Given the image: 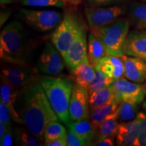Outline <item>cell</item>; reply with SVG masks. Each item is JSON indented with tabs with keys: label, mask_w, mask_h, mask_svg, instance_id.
<instances>
[{
	"label": "cell",
	"mask_w": 146,
	"mask_h": 146,
	"mask_svg": "<svg viewBox=\"0 0 146 146\" xmlns=\"http://www.w3.org/2000/svg\"><path fill=\"white\" fill-rule=\"evenodd\" d=\"M16 110L23 125L43 143V132L46 125L52 121L60 120L39 79L20 89Z\"/></svg>",
	"instance_id": "cell-1"
},
{
	"label": "cell",
	"mask_w": 146,
	"mask_h": 146,
	"mask_svg": "<svg viewBox=\"0 0 146 146\" xmlns=\"http://www.w3.org/2000/svg\"><path fill=\"white\" fill-rule=\"evenodd\" d=\"M33 47L25 29L18 21H11L1 29L0 58L2 62L29 64Z\"/></svg>",
	"instance_id": "cell-2"
},
{
	"label": "cell",
	"mask_w": 146,
	"mask_h": 146,
	"mask_svg": "<svg viewBox=\"0 0 146 146\" xmlns=\"http://www.w3.org/2000/svg\"><path fill=\"white\" fill-rule=\"evenodd\" d=\"M39 80L59 120L68 127L69 104L75 83L72 77L47 75L40 76Z\"/></svg>",
	"instance_id": "cell-3"
},
{
	"label": "cell",
	"mask_w": 146,
	"mask_h": 146,
	"mask_svg": "<svg viewBox=\"0 0 146 146\" xmlns=\"http://www.w3.org/2000/svg\"><path fill=\"white\" fill-rule=\"evenodd\" d=\"M87 29L81 14L74 10H66L52 35V42L62 56L66 54L77 36Z\"/></svg>",
	"instance_id": "cell-4"
},
{
	"label": "cell",
	"mask_w": 146,
	"mask_h": 146,
	"mask_svg": "<svg viewBox=\"0 0 146 146\" xmlns=\"http://www.w3.org/2000/svg\"><path fill=\"white\" fill-rule=\"evenodd\" d=\"M131 22L127 18H120L106 26L90 29L106 47L111 56H124L123 47L129 33Z\"/></svg>",
	"instance_id": "cell-5"
},
{
	"label": "cell",
	"mask_w": 146,
	"mask_h": 146,
	"mask_svg": "<svg viewBox=\"0 0 146 146\" xmlns=\"http://www.w3.org/2000/svg\"><path fill=\"white\" fill-rule=\"evenodd\" d=\"M18 16L29 27L39 33H46L54 30L63 18V15L57 11L26 8L19 10Z\"/></svg>",
	"instance_id": "cell-6"
},
{
	"label": "cell",
	"mask_w": 146,
	"mask_h": 146,
	"mask_svg": "<svg viewBox=\"0 0 146 146\" xmlns=\"http://www.w3.org/2000/svg\"><path fill=\"white\" fill-rule=\"evenodd\" d=\"M1 74L10 83L20 89L39 78L37 70L30 64H21L1 61Z\"/></svg>",
	"instance_id": "cell-7"
},
{
	"label": "cell",
	"mask_w": 146,
	"mask_h": 146,
	"mask_svg": "<svg viewBox=\"0 0 146 146\" xmlns=\"http://www.w3.org/2000/svg\"><path fill=\"white\" fill-rule=\"evenodd\" d=\"M126 12L123 5L87 7L85 10V16L90 29L106 26L121 18Z\"/></svg>",
	"instance_id": "cell-8"
},
{
	"label": "cell",
	"mask_w": 146,
	"mask_h": 146,
	"mask_svg": "<svg viewBox=\"0 0 146 146\" xmlns=\"http://www.w3.org/2000/svg\"><path fill=\"white\" fill-rule=\"evenodd\" d=\"M112 87L114 98L119 103L127 102L139 105L146 98V82L136 83L123 77L114 80Z\"/></svg>",
	"instance_id": "cell-9"
},
{
	"label": "cell",
	"mask_w": 146,
	"mask_h": 146,
	"mask_svg": "<svg viewBox=\"0 0 146 146\" xmlns=\"http://www.w3.org/2000/svg\"><path fill=\"white\" fill-rule=\"evenodd\" d=\"M65 62L61 54L51 43H47L37 61L38 68L47 75L58 76L63 72Z\"/></svg>",
	"instance_id": "cell-10"
},
{
	"label": "cell",
	"mask_w": 146,
	"mask_h": 146,
	"mask_svg": "<svg viewBox=\"0 0 146 146\" xmlns=\"http://www.w3.org/2000/svg\"><path fill=\"white\" fill-rule=\"evenodd\" d=\"M90 113L88 90L74 83L69 104L70 122L89 119Z\"/></svg>",
	"instance_id": "cell-11"
},
{
	"label": "cell",
	"mask_w": 146,
	"mask_h": 146,
	"mask_svg": "<svg viewBox=\"0 0 146 146\" xmlns=\"http://www.w3.org/2000/svg\"><path fill=\"white\" fill-rule=\"evenodd\" d=\"M87 57H88V41L87 29H85L77 36L63 56V58L66 67L72 73Z\"/></svg>",
	"instance_id": "cell-12"
},
{
	"label": "cell",
	"mask_w": 146,
	"mask_h": 146,
	"mask_svg": "<svg viewBox=\"0 0 146 146\" xmlns=\"http://www.w3.org/2000/svg\"><path fill=\"white\" fill-rule=\"evenodd\" d=\"M123 50L126 56L140 58L146 62V29L129 32Z\"/></svg>",
	"instance_id": "cell-13"
},
{
	"label": "cell",
	"mask_w": 146,
	"mask_h": 146,
	"mask_svg": "<svg viewBox=\"0 0 146 146\" xmlns=\"http://www.w3.org/2000/svg\"><path fill=\"white\" fill-rule=\"evenodd\" d=\"M139 131L138 116L134 120L119 123L116 135V143L118 146H135Z\"/></svg>",
	"instance_id": "cell-14"
},
{
	"label": "cell",
	"mask_w": 146,
	"mask_h": 146,
	"mask_svg": "<svg viewBox=\"0 0 146 146\" xmlns=\"http://www.w3.org/2000/svg\"><path fill=\"white\" fill-rule=\"evenodd\" d=\"M19 90L14 87L8 80L1 74V85H0V98L10 109L12 120L16 123L23 125V120L20 117L16 110V102Z\"/></svg>",
	"instance_id": "cell-15"
},
{
	"label": "cell",
	"mask_w": 146,
	"mask_h": 146,
	"mask_svg": "<svg viewBox=\"0 0 146 146\" xmlns=\"http://www.w3.org/2000/svg\"><path fill=\"white\" fill-rule=\"evenodd\" d=\"M125 64V77L136 83L146 82V62L136 57L123 56Z\"/></svg>",
	"instance_id": "cell-16"
},
{
	"label": "cell",
	"mask_w": 146,
	"mask_h": 146,
	"mask_svg": "<svg viewBox=\"0 0 146 146\" xmlns=\"http://www.w3.org/2000/svg\"><path fill=\"white\" fill-rule=\"evenodd\" d=\"M96 66V65H95ZM102 72L107 76L114 78L125 77V64H124L123 56H106L96 64Z\"/></svg>",
	"instance_id": "cell-17"
},
{
	"label": "cell",
	"mask_w": 146,
	"mask_h": 146,
	"mask_svg": "<svg viewBox=\"0 0 146 146\" xmlns=\"http://www.w3.org/2000/svg\"><path fill=\"white\" fill-rule=\"evenodd\" d=\"M120 104V103L113 98L111 101L91 111L89 119L96 131L105 119L110 116L118 114V109Z\"/></svg>",
	"instance_id": "cell-18"
},
{
	"label": "cell",
	"mask_w": 146,
	"mask_h": 146,
	"mask_svg": "<svg viewBox=\"0 0 146 146\" xmlns=\"http://www.w3.org/2000/svg\"><path fill=\"white\" fill-rule=\"evenodd\" d=\"M72 74L74 83L87 89L96 76L95 66L90 63L88 57H87L78 66Z\"/></svg>",
	"instance_id": "cell-19"
},
{
	"label": "cell",
	"mask_w": 146,
	"mask_h": 146,
	"mask_svg": "<svg viewBox=\"0 0 146 146\" xmlns=\"http://www.w3.org/2000/svg\"><path fill=\"white\" fill-rule=\"evenodd\" d=\"M108 52L104 43L90 31L88 36V58L91 64L95 66L106 56Z\"/></svg>",
	"instance_id": "cell-20"
},
{
	"label": "cell",
	"mask_w": 146,
	"mask_h": 146,
	"mask_svg": "<svg viewBox=\"0 0 146 146\" xmlns=\"http://www.w3.org/2000/svg\"><path fill=\"white\" fill-rule=\"evenodd\" d=\"M68 127L80 138L87 141L88 145H91V141L92 140L96 131L91 124L90 119L70 122Z\"/></svg>",
	"instance_id": "cell-21"
},
{
	"label": "cell",
	"mask_w": 146,
	"mask_h": 146,
	"mask_svg": "<svg viewBox=\"0 0 146 146\" xmlns=\"http://www.w3.org/2000/svg\"><path fill=\"white\" fill-rule=\"evenodd\" d=\"M129 21L137 29H146V3L133 2L128 8Z\"/></svg>",
	"instance_id": "cell-22"
},
{
	"label": "cell",
	"mask_w": 146,
	"mask_h": 146,
	"mask_svg": "<svg viewBox=\"0 0 146 146\" xmlns=\"http://www.w3.org/2000/svg\"><path fill=\"white\" fill-rule=\"evenodd\" d=\"M117 116L118 114L110 116L102 122L100 127L96 131V132L98 131V134H97L96 143L95 145L106 137H116L118 127L119 125Z\"/></svg>",
	"instance_id": "cell-23"
},
{
	"label": "cell",
	"mask_w": 146,
	"mask_h": 146,
	"mask_svg": "<svg viewBox=\"0 0 146 146\" xmlns=\"http://www.w3.org/2000/svg\"><path fill=\"white\" fill-rule=\"evenodd\" d=\"M16 145L21 146H39L43 143L29 131L26 127H17L14 131Z\"/></svg>",
	"instance_id": "cell-24"
},
{
	"label": "cell",
	"mask_w": 146,
	"mask_h": 146,
	"mask_svg": "<svg viewBox=\"0 0 146 146\" xmlns=\"http://www.w3.org/2000/svg\"><path fill=\"white\" fill-rule=\"evenodd\" d=\"M113 98H114V91L112 85L90 95L89 96L90 112L111 101Z\"/></svg>",
	"instance_id": "cell-25"
},
{
	"label": "cell",
	"mask_w": 146,
	"mask_h": 146,
	"mask_svg": "<svg viewBox=\"0 0 146 146\" xmlns=\"http://www.w3.org/2000/svg\"><path fill=\"white\" fill-rule=\"evenodd\" d=\"M94 66L96 70V76L87 87L89 96L96 91L110 86L114 81V78L107 76L105 73L100 70L98 66L96 65Z\"/></svg>",
	"instance_id": "cell-26"
},
{
	"label": "cell",
	"mask_w": 146,
	"mask_h": 146,
	"mask_svg": "<svg viewBox=\"0 0 146 146\" xmlns=\"http://www.w3.org/2000/svg\"><path fill=\"white\" fill-rule=\"evenodd\" d=\"M66 135L67 131L64 126L60 123L58 120L52 121L47 124L44 129V144Z\"/></svg>",
	"instance_id": "cell-27"
},
{
	"label": "cell",
	"mask_w": 146,
	"mask_h": 146,
	"mask_svg": "<svg viewBox=\"0 0 146 146\" xmlns=\"http://www.w3.org/2000/svg\"><path fill=\"white\" fill-rule=\"evenodd\" d=\"M139 104L123 102L118 109V120L119 123L134 120L138 114Z\"/></svg>",
	"instance_id": "cell-28"
},
{
	"label": "cell",
	"mask_w": 146,
	"mask_h": 146,
	"mask_svg": "<svg viewBox=\"0 0 146 146\" xmlns=\"http://www.w3.org/2000/svg\"><path fill=\"white\" fill-rule=\"evenodd\" d=\"M24 6L44 8V7H57L64 8L66 6L63 0H21Z\"/></svg>",
	"instance_id": "cell-29"
},
{
	"label": "cell",
	"mask_w": 146,
	"mask_h": 146,
	"mask_svg": "<svg viewBox=\"0 0 146 146\" xmlns=\"http://www.w3.org/2000/svg\"><path fill=\"white\" fill-rule=\"evenodd\" d=\"M137 116L139 120V131L135 146H146V113L140 112Z\"/></svg>",
	"instance_id": "cell-30"
},
{
	"label": "cell",
	"mask_w": 146,
	"mask_h": 146,
	"mask_svg": "<svg viewBox=\"0 0 146 146\" xmlns=\"http://www.w3.org/2000/svg\"><path fill=\"white\" fill-rule=\"evenodd\" d=\"M87 7H102L118 5L127 0H84Z\"/></svg>",
	"instance_id": "cell-31"
},
{
	"label": "cell",
	"mask_w": 146,
	"mask_h": 146,
	"mask_svg": "<svg viewBox=\"0 0 146 146\" xmlns=\"http://www.w3.org/2000/svg\"><path fill=\"white\" fill-rule=\"evenodd\" d=\"M67 145L68 146H84L89 145L87 141H84L78 137L77 135L68 129L67 132Z\"/></svg>",
	"instance_id": "cell-32"
},
{
	"label": "cell",
	"mask_w": 146,
	"mask_h": 146,
	"mask_svg": "<svg viewBox=\"0 0 146 146\" xmlns=\"http://www.w3.org/2000/svg\"><path fill=\"white\" fill-rule=\"evenodd\" d=\"M11 119L12 117L10 109L3 102L0 101V121L8 126L11 124Z\"/></svg>",
	"instance_id": "cell-33"
},
{
	"label": "cell",
	"mask_w": 146,
	"mask_h": 146,
	"mask_svg": "<svg viewBox=\"0 0 146 146\" xmlns=\"http://www.w3.org/2000/svg\"><path fill=\"white\" fill-rule=\"evenodd\" d=\"M14 133L12 127V124L7 126V131L4 137H3L2 141L0 142L1 146H10L13 143V138Z\"/></svg>",
	"instance_id": "cell-34"
},
{
	"label": "cell",
	"mask_w": 146,
	"mask_h": 146,
	"mask_svg": "<svg viewBox=\"0 0 146 146\" xmlns=\"http://www.w3.org/2000/svg\"><path fill=\"white\" fill-rule=\"evenodd\" d=\"M46 146H66L67 145V137L66 136L64 137L57 139L54 141H50L44 144Z\"/></svg>",
	"instance_id": "cell-35"
},
{
	"label": "cell",
	"mask_w": 146,
	"mask_h": 146,
	"mask_svg": "<svg viewBox=\"0 0 146 146\" xmlns=\"http://www.w3.org/2000/svg\"><path fill=\"white\" fill-rule=\"evenodd\" d=\"M11 14H12V11L8 9L1 11V13H0V27L1 28H2L5 23L8 21Z\"/></svg>",
	"instance_id": "cell-36"
},
{
	"label": "cell",
	"mask_w": 146,
	"mask_h": 146,
	"mask_svg": "<svg viewBox=\"0 0 146 146\" xmlns=\"http://www.w3.org/2000/svg\"><path fill=\"white\" fill-rule=\"evenodd\" d=\"M115 137H106L96 143V145L99 146H114Z\"/></svg>",
	"instance_id": "cell-37"
},
{
	"label": "cell",
	"mask_w": 146,
	"mask_h": 146,
	"mask_svg": "<svg viewBox=\"0 0 146 146\" xmlns=\"http://www.w3.org/2000/svg\"><path fill=\"white\" fill-rule=\"evenodd\" d=\"M7 131V125L3 122L0 121V142L2 141L3 137Z\"/></svg>",
	"instance_id": "cell-38"
},
{
	"label": "cell",
	"mask_w": 146,
	"mask_h": 146,
	"mask_svg": "<svg viewBox=\"0 0 146 146\" xmlns=\"http://www.w3.org/2000/svg\"><path fill=\"white\" fill-rule=\"evenodd\" d=\"M83 1V0H63L66 5H68L70 6H77V5L81 4Z\"/></svg>",
	"instance_id": "cell-39"
},
{
	"label": "cell",
	"mask_w": 146,
	"mask_h": 146,
	"mask_svg": "<svg viewBox=\"0 0 146 146\" xmlns=\"http://www.w3.org/2000/svg\"><path fill=\"white\" fill-rule=\"evenodd\" d=\"M14 2V0H0V3H1V7L5 6V5H8Z\"/></svg>",
	"instance_id": "cell-40"
},
{
	"label": "cell",
	"mask_w": 146,
	"mask_h": 146,
	"mask_svg": "<svg viewBox=\"0 0 146 146\" xmlns=\"http://www.w3.org/2000/svg\"><path fill=\"white\" fill-rule=\"evenodd\" d=\"M143 108L144 109V110H145L146 112V98L145 99V101H144L143 104Z\"/></svg>",
	"instance_id": "cell-41"
},
{
	"label": "cell",
	"mask_w": 146,
	"mask_h": 146,
	"mask_svg": "<svg viewBox=\"0 0 146 146\" xmlns=\"http://www.w3.org/2000/svg\"><path fill=\"white\" fill-rule=\"evenodd\" d=\"M141 1H143V2H145V3H146V0H141Z\"/></svg>",
	"instance_id": "cell-42"
}]
</instances>
